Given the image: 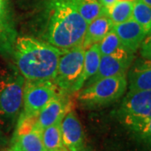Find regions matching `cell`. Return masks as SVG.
<instances>
[{"label":"cell","mask_w":151,"mask_h":151,"mask_svg":"<svg viewBox=\"0 0 151 151\" xmlns=\"http://www.w3.org/2000/svg\"><path fill=\"white\" fill-rule=\"evenodd\" d=\"M127 75L105 77L83 86L78 99L87 107L104 106L122 97L127 89Z\"/></svg>","instance_id":"obj_3"},{"label":"cell","mask_w":151,"mask_h":151,"mask_svg":"<svg viewBox=\"0 0 151 151\" xmlns=\"http://www.w3.org/2000/svg\"><path fill=\"white\" fill-rule=\"evenodd\" d=\"M42 139L46 151H52L65 148L62 140L60 122L44 129L42 131Z\"/></svg>","instance_id":"obj_20"},{"label":"cell","mask_w":151,"mask_h":151,"mask_svg":"<svg viewBox=\"0 0 151 151\" xmlns=\"http://www.w3.org/2000/svg\"><path fill=\"white\" fill-rule=\"evenodd\" d=\"M139 48L142 58L151 60V34L146 35Z\"/></svg>","instance_id":"obj_22"},{"label":"cell","mask_w":151,"mask_h":151,"mask_svg":"<svg viewBox=\"0 0 151 151\" xmlns=\"http://www.w3.org/2000/svg\"><path fill=\"white\" fill-rule=\"evenodd\" d=\"M9 24L7 19H0V40L4 39L5 36L9 37Z\"/></svg>","instance_id":"obj_23"},{"label":"cell","mask_w":151,"mask_h":151,"mask_svg":"<svg viewBox=\"0 0 151 151\" xmlns=\"http://www.w3.org/2000/svg\"><path fill=\"white\" fill-rule=\"evenodd\" d=\"M87 23L65 0H49L42 36L60 51L82 45Z\"/></svg>","instance_id":"obj_1"},{"label":"cell","mask_w":151,"mask_h":151,"mask_svg":"<svg viewBox=\"0 0 151 151\" xmlns=\"http://www.w3.org/2000/svg\"><path fill=\"white\" fill-rule=\"evenodd\" d=\"M117 1H118V0H117ZM130 1H134V0H130Z\"/></svg>","instance_id":"obj_30"},{"label":"cell","mask_w":151,"mask_h":151,"mask_svg":"<svg viewBox=\"0 0 151 151\" xmlns=\"http://www.w3.org/2000/svg\"><path fill=\"white\" fill-rule=\"evenodd\" d=\"M24 78L21 74L0 77V124L11 125L19 117L23 105Z\"/></svg>","instance_id":"obj_5"},{"label":"cell","mask_w":151,"mask_h":151,"mask_svg":"<svg viewBox=\"0 0 151 151\" xmlns=\"http://www.w3.org/2000/svg\"><path fill=\"white\" fill-rule=\"evenodd\" d=\"M52 151H69L66 148H62V149H60V150H52Z\"/></svg>","instance_id":"obj_28"},{"label":"cell","mask_w":151,"mask_h":151,"mask_svg":"<svg viewBox=\"0 0 151 151\" xmlns=\"http://www.w3.org/2000/svg\"><path fill=\"white\" fill-rule=\"evenodd\" d=\"M73 7L85 21L89 23L102 14L105 11L98 0H65Z\"/></svg>","instance_id":"obj_17"},{"label":"cell","mask_w":151,"mask_h":151,"mask_svg":"<svg viewBox=\"0 0 151 151\" xmlns=\"http://www.w3.org/2000/svg\"><path fill=\"white\" fill-rule=\"evenodd\" d=\"M42 131L37 123L29 131L14 132L10 148L15 151H46L42 139Z\"/></svg>","instance_id":"obj_13"},{"label":"cell","mask_w":151,"mask_h":151,"mask_svg":"<svg viewBox=\"0 0 151 151\" xmlns=\"http://www.w3.org/2000/svg\"><path fill=\"white\" fill-rule=\"evenodd\" d=\"M65 95L60 93L55 96L39 113L37 123L42 130L50 125L60 123L70 109V103Z\"/></svg>","instance_id":"obj_10"},{"label":"cell","mask_w":151,"mask_h":151,"mask_svg":"<svg viewBox=\"0 0 151 151\" xmlns=\"http://www.w3.org/2000/svg\"><path fill=\"white\" fill-rule=\"evenodd\" d=\"M60 93L62 92L53 81H26L24 85V112L22 114L25 116H37L41 109Z\"/></svg>","instance_id":"obj_6"},{"label":"cell","mask_w":151,"mask_h":151,"mask_svg":"<svg viewBox=\"0 0 151 151\" xmlns=\"http://www.w3.org/2000/svg\"><path fill=\"white\" fill-rule=\"evenodd\" d=\"M3 151H15L14 150H13V149H11V148H9V149H7V150H4Z\"/></svg>","instance_id":"obj_29"},{"label":"cell","mask_w":151,"mask_h":151,"mask_svg":"<svg viewBox=\"0 0 151 151\" xmlns=\"http://www.w3.org/2000/svg\"><path fill=\"white\" fill-rule=\"evenodd\" d=\"M62 140L69 151H87L81 122L73 110H68L60 121Z\"/></svg>","instance_id":"obj_9"},{"label":"cell","mask_w":151,"mask_h":151,"mask_svg":"<svg viewBox=\"0 0 151 151\" xmlns=\"http://www.w3.org/2000/svg\"><path fill=\"white\" fill-rule=\"evenodd\" d=\"M119 114L122 121L151 118V90L128 92Z\"/></svg>","instance_id":"obj_7"},{"label":"cell","mask_w":151,"mask_h":151,"mask_svg":"<svg viewBox=\"0 0 151 151\" xmlns=\"http://www.w3.org/2000/svg\"><path fill=\"white\" fill-rule=\"evenodd\" d=\"M100 59H101V53L99 50L98 43L94 44L85 49L83 71L76 86V92L80 91L82 86H84V84L86 83V81L97 72L100 63Z\"/></svg>","instance_id":"obj_15"},{"label":"cell","mask_w":151,"mask_h":151,"mask_svg":"<svg viewBox=\"0 0 151 151\" xmlns=\"http://www.w3.org/2000/svg\"><path fill=\"white\" fill-rule=\"evenodd\" d=\"M143 1H144V2L147 5L150 6V7L151 8V0H143Z\"/></svg>","instance_id":"obj_27"},{"label":"cell","mask_w":151,"mask_h":151,"mask_svg":"<svg viewBox=\"0 0 151 151\" xmlns=\"http://www.w3.org/2000/svg\"><path fill=\"white\" fill-rule=\"evenodd\" d=\"M133 60L134 54L129 52L120 55H101L100 63L97 72L86 81L83 86H88L97 80L105 77L127 75V71L131 66Z\"/></svg>","instance_id":"obj_8"},{"label":"cell","mask_w":151,"mask_h":151,"mask_svg":"<svg viewBox=\"0 0 151 151\" xmlns=\"http://www.w3.org/2000/svg\"><path fill=\"white\" fill-rule=\"evenodd\" d=\"M133 9L134 1L118 0L105 11L113 24H118L132 19Z\"/></svg>","instance_id":"obj_18"},{"label":"cell","mask_w":151,"mask_h":151,"mask_svg":"<svg viewBox=\"0 0 151 151\" xmlns=\"http://www.w3.org/2000/svg\"><path fill=\"white\" fill-rule=\"evenodd\" d=\"M113 27V22L109 19L106 11L87 24L82 47L86 49L94 44L99 43Z\"/></svg>","instance_id":"obj_14"},{"label":"cell","mask_w":151,"mask_h":151,"mask_svg":"<svg viewBox=\"0 0 151 151\" xmlns=\"http://www.w3.org/2000/svg\"><path fill=\"white\" fill-rule=\"evenodd\" d=\"M132 19L143 28L146 35L151 34V8L143 0L134 1Z\"/></svg>","instance_id":"obj_21"},{"label":"cell","mask_w":151,"mask_h":151,"mask_svg":"<svg viewBox=\"0 0 151 151\" xmlns=\"http://www.w3.org/2000/svg\"><path fill=\"white\" fill-rule=\"evenodd\" d=\"M85 49L82 45L61 51L53 81L64 94L76 92L84 65Z\"/></svg>","instance_id":"obj_4"},{"label":"cell","mask_w":151,"mask_h":151,"mask_svg":"<svg viewBox=\"0 0 151 151\" xmlns=\"http://www.w3.org/2000/svg\"><path fill=\"white\" fill-rule=\"evenodd\" d=\"M146 150L151 151V118L145 119H129L122 121Z\"/></svg>","instance_id":"obj_16"},{"label":"cell","mask_w":151,"mask_h":151,"mask_svg":"<svg viewBox=\"0 0 151 151\" xmlns=\"http://www.w3.org/2000/svg\"><path fill=\"white\" fill-rule=\"evenodd\" d=\"M98 45L101 55H120L129 52L121 43L119 38L113 29L107 34V35L98 43Z\"/></svg>","instance_id":"obj_19"},{"label":"cell","mask_w":151,"mask_h":151,"mask_svg":"<svg viewBox=\"0 0 151 151\" xmlns=\"http://www.w3.org/2000/svg\"><path fill=\"white\" fill-rule=\"evenodd\" d=\"M8 4L7 0H0V19H7Z\"/></svg>","instance_id":"obj_24"},{"label":"cell","mask_w":151,"mask_h":151,"mask_svg":"<svg viewBox=\"0 0 151 151\" xmlns=\"http://www.w3.org/2000/svg\"><path fill=\"white\" fill-rule=\"evenodd\" d=\"M61 51L29 36L17 38L14 57L18 70L29 81H53Z\"/></svg>","instance_id":"obj_2"},{"label":"cell","mask_w":151,"mask_h":151,"mask_svg":"<svg viewBox=\"0 0 151 151\" xmlns=\"http://www.w3.org/2000/svg\"><path fill=\"white\" fill-rule=\"evenodd\" d=\"M129 68V92L151 90V60L144 58L137 60Z\"/></svg>","instance_id":"obj_12"},{"label":"cell","mask_w":151,"mask_h":151,"mask_svg":"<svg viewBox=\"0 0 151 151\" xmlns=\"http://www.w3.org/2000/svg\"><path fill=\"white\" fill-rule=\"evenodd\" d=\"M98 1L104 9H108V7L113 5L117 0H98Z\"/></svg>","instance_id":"obj_25"},{"label":"cell","mask_w":151,"mask_h":151,"mask_svg":"<svg viewBox=\"0 0 151 151\" xmlns=\"http://www.w3.org/2000/svg\"><path fill=\"white\" fill-rule=\"evenodd\" d=\"M113 29L124 47L134 54L139 49L146 36L143 28L133 19L121 24H113Z\"/></svg>","instance_id":"obj_11"},{"label":"cell","mask_w":151,"mask_h":151,"mask_svg":"<svg viewBox=\"0 0 151 151\" xmlns=\"http://www.w3.org/2000/svg\"><path fill=\"white\" fill-rule=\"evenodd\" d=\"M5 138L3 136V134H1V132H0V145H4V144H5Z\"/></svg>","instance_id":"obj_26"}]
</instances>
